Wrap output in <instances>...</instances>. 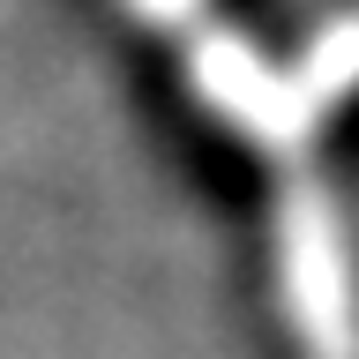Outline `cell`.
Instances as JSON below:
<instances>
[{
    "mask_svg": "<svg viewBox=\"0 0 359 359\" xmlns=\"http://www.w3.org/2000/svg\"><path fill=\"white\" fill-rule=\"evenodd\" d=\"M112 8L157 45L195 120L224 135L262 180L269 292L292 359H359V262L322 157L330 128L307 112L292 67L224 0H112Z\"/></svg>",
    "mask_w": 359,
    "mask_h": 359,
    "instance_id": "6da1fadb",
    "label": "cell"
},
{
    "mask_svg": "<svg viewBox=\"0 0 359 359\" xmlns=\"http://www.w3.org/2000/svg\"><path fill=\"white\" fill-rule=\"evenodd\" d=\"M285 67H292V83H299V97H307V112L322 128H330L344 105H359V8L330 15Z\"/></svg>",
    "mask_w": 359,
    "mask_h": 359,
    "instance_id": "7a4b0ae2",
    "label": "cell"
}]
</instances>
